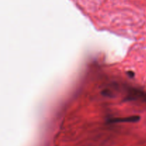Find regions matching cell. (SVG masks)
Segmentation results:
<instances>
[{
    "instance_id": "6da1fadb",
    "label": "cell",
    "mask_w": 146,
    "mask_h": 146,
    "mask_svg": "<svg viewBox=\"0 0 146 146\" xmlns=\"http://www.w3.org/2000/svg\"><path fill=\"white\" fill-rule=\"evenodd\" d=\"M141 117L138 115H132L129 117H124V118H115L113 119L110 120L108 122L109 123H134L138 122L140 120Z\"/></svg>"
},
{
    "instance_id": "7a4b0ae2",
    "label": "cell",
    "mask_w": 146,
    "mask_h": 146,
    "mask_svg": "<svg viewBox=\"0 0 146 146\" xmlns=\"http://www.w3.org/2000/svg\"><path fill=\"white\" fill-rule=\"evenodd\" d=\"M127 74H128V75H129L131 77V76H132V77L134 76V74H133V71H128Z\"/></svg>"
}]
</instances>
